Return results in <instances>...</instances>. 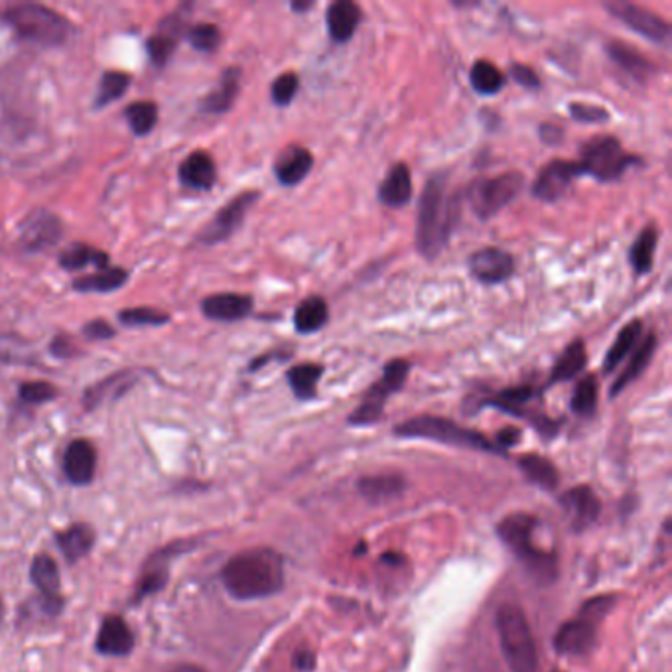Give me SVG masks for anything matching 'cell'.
Segmentation results:
<instances>
[{"instance_id":"obj_1","label":"cell","mask_w":672,"mask_h":672,"mask_svg":"<svg viewBox=\"0 0 672 672\" xmlns=\"http://www.w3.org/2000/svg\"><path fill=\"white\" fill-rule=\"evenodd\" d=\"M221 581L235 600H265L283 590L285 564L275 550H244L225 564Z\"/></svg>"},{"instance_id":"obj_2","label":"cell","mask_w":672,"mask_h":672,"mask_svg":"<svg viewBox=\"0 0 672 672\" xmlns=\"http://www.w3.org/2000/svg\"><path fill=\"white\" fill-rule=\"evenodd\" d=\"M458 205L448 195V176L434 173L420 197L417 221L418 253L436 259L448 244L452 227L456 221Z\"/></svg>"},{"instance_id":"obj_3","label":"cell","mask_w":672,"mask_h":672,"mask_svg":"<svg viewBox=\"0 0 672 672\" xmlns=\"http://www.w3.org/2000/svg\"><path fill=\"white\" fill-rule=\"evenodd\" d=\"M501 651L511 672H537L539 657L532 639L529 620L519 605L505 603L495 615Z\"/></svg>"},{"instance_id":"obj_4","label":"cell","mask_w":672,"mask_h":672,"mask_svg":"<svg viewBox=\"0 0 672 672\" xmlns=\"http://www.w3.org/2000/svg\"><path fill=\"white\" fill-rule=\"evenodd\" d=\"M535 530H537V519H532L529 515H511L507 519L501 520L497 527L503 542L535 578L542 581L554 580L559 574V562L556 556L535 547Z\"/></svg>"},{"instance_id":"obj_5","label":"cell","mask_w":672,"mask_h":672,"mask_svg":"<svg viewBox=\"0 0 672 672\" xmlns=\"http://www.w3.org/2000/svg\"><path fill=\"white\" fill-rule=\"evenodd\" d=\"M395 434L400 439L432 440V442L448 444V446H456V448L505 454L495 442L485 439L483 434H479L476 430L459 427L448 418L430 417V415L410 418L407 422H403L395 428Z\"/></svg>"},{"instance_id":"obj_6","label":"cell","mask_w":672,"mask_h":672,"mask_svg":"<svg viewBox=\"0 0 672 672\" xmlns=\"http://www.w3.org/2000/svg\"><path fill=\"white\" fill-rule=\"evenodd\" d=\"M2 21L21 36L22 40L41 46H60L70 38V22L60 12L41 4H19L2 12Z\"/></svg>"},{"instance_id":"obj_7","label":"cell","mask_w":672,"mask_h":672,"mask_svg":"<svg viewBox=\"0 0 672 672\" xmlns=\"http://www.w3.org/2000/svg\"><path fill=\"white\" fill-rule=\"evenodd\" d=\"M641 160L633 154L623 151L622 143L615 136L601 134L588 141L581 148V160L578 163L581 173L593 176L600 182H613L620 180L629 166H635Z\"/></svg>"},{"instance_id":"obj_8","label":"cell","mask_w":672,"mask_h":672,"mask_svg":"<svg viewBox=\"0 0 672 672\" xmlns=\"http://www.w3.org/2000/svg\"><path fill=\"white\" fill-rule=\"evenodd\" d=\"M523 185H525V178L519 172L478 180L469 188L468 202L473 214L478 215L479 219L488 221L520 194Z\"/></svg>"},{"instance_id":"obj_9","label":"cell","mask_w":672,"mask_h":672,"mask_svg":"<svg viewBox=\"0 0 672 672\" xmlns=\"http://www.w3.org/2000/svg\"><path fill=\"white\" fill-rule=\"evenodd\" d=\"M408 371H410V365H408V361H403V359L387 363L383 369V377L379 379L377 383L367 391L363 403L349 417V424H353V427L375 424L379 418L383 417V408H385L387 398L395 395L407 383Z\"/></svg>"},{"instance_id":"obj_10","label":"cell","mask_w":672,"mask_h":672,"mask_svg":"<svg viewBox=\"0 0 672 672\" xmlns=\"http://www.w3.org/2000/svg\"><path fill=\"white\" fill-rule=\"evenodd\" d=\"M605 9L617 19L622 21L625 26H629L632 31L641 34L643 38L655 41V44H662V46H669L671 44V24L667 21H662L659 14L643 9L639 4H632V2H608Z\"/></svg>"},{"instance_id":"obj_11","label":"cell","mask_w":672,"mask_h":672,"mask_svg":"<svg viewBox=\"0 0 672 672\" xmlns=\"http://www.w3.org/2000/svg\"><path fill=\"white\" fill-rule=\"evenodd\" d=\"M259 197H261L259 192H243V194L233 197L229 204L225 205L224 209L217 212V215L212 219V224L205 225L197 239L207 244L227 241L241 227L244 215L256 204Z\"/></svg>"},{"instance_id":"obj_12","label":"cell","mask_w":672,"mask_h":672,"mask_svg":"<svg viewBox=\"0 0 672 672\" xmlns=\"http://www.w3.org/2000/svg\"><path fill=\"white\" fill-rule=\"evenodd\" d=\"M581 176L580 166L578 163H568V160H554L547 164L539 176L537 182L532 183V195L540 200L552 204L556 200H561L562 195L568 192L571 183Z\"/></svg>"},{"instance_id":"obj_13","label":"cell","mask_w":672,"mask_h":672,"mask_svg":"<svg viewBox=\"0 0 672 672\" xmlns=\"http://www.w3.org/2000/svg\"><path fill=\"white\" fill-rule=\"evenodd\" d=\"M469 273L481 285H501L515 275V259L501 249H479L468 261Z\"/></svg>"},{"instance_id":"obj_14","label":"cell","mask_w":672,"mask_h":672,"mask_svg":"<svg viewBox=\"0 0 672 672\" xmlns=\"http://www.w3.org/2000/svg\"><path fill=\"white\" fill-rule=\"evenodd\" d=\"M596 627L598 623L593 620V615L564 623L554 637V649L561 657L588 655L596 645Z\"/></svg>"},{"instance_id":"obj_15","label":"cell","mask_w":672,"mask_h":672,"mask_svg":"<svg viewBox=\"0 0 672 672\" xmlns=\"http://www.w3.org/2000/svg\"><path fill=\"white\" fill-rule=\"evenodd\" d=\"M97 454L92 442L73 440L63 454V473L73 485H87L95 476Z\"/></svg>"},{"instance_id":"obj_16","label":"cell","mask_w":672,"mask_h":672,"mask_svg":"<svg viewBox=\"0 0 672 672\" xmlns=\"http://www.w3.org/2000/svg\"><path fill=\"white\" fill-rule=\"evenodd\" d=\"M561 505L568 513L572 527L576 530L588 529L591 523L600 517V500L586 485L566 491L562 495Z\"/></svg>"},{"instance_id":"obj_17","label":"cell","mask_w":672,"mask_h":672,"mask_svg":"<svg viewBox=\"0 0 672 672\" xmlns=\"http://www.w3.org/2000/svg\"><path fill=\"white\" fill-rule=\"evenodd\" d=\"M60 219L46 212H36L22 225L21 241L28 251H41L51 247L60 241Z\"/></svg>"},{"instance_id":"obj_18","label":"cell","mask_w":672,"mask_h":672,"mask_svg":"<svg viewBox=\"0 0 672 672\" xmlns=\"http://www.w3.org/2000/svg\"><path fill=\"white\" fill-rule=\"evenodd\" d=\"M314 166V158L310 151H305L304 146L290 144L286 146L283 153L276 156L275 176L278 182L292 188L304 180Z\"/></svg>"},{"instance_id":"obj_19","label":"cell","mask_w":672,"mask_h":672,"mask_svg":"<svg viewBox=\"0 0 672 672\" xmlns=\"http://www.w3.org/2000/svg\"><path fill=\"white\" fill-rule=\"evenodd\" d=\"M202 312L215 322H239L253 312V300L251 296L231 292L207 296L202 302Z\"/></svg>"},{"instance_id":"obj_20","label":"cell","mask_w":672,"mask_h":672,"mask_svg":"<svg viewBox=\"0 0 672 672\" xmlns=\"http://www.w3.org/2000/svg\"><path fill=\"white\" fill-rule=\"evenodd\" d=\"M133 632L127 622L119 615L105 617L97 635V651L107 657H124L133 651Z\"/></svg>"},{"instance_id":"obj_21","label":"cell","mask_w":672,"mask_h":672,"mask_svg":"<svg viewBox=\"0 0 672 672\" xmlns=\"http://www.w3.org/2000/svg\"><path fill=\"white\" fill-rule=\"evenodd\" d=\"M379 200L387 207H405L412 200V176L408 164L398 163L379 185Z\"/></svg>"},{"instance_id":"obj_22","label":"cell","mask_w":672,"mask_h":672,"mask_svg":"<svg viewBox=\"0 0 672 672\" xmlns=\"http://www.w3.org/2000/svg\"><path fill=\"white\" fill-rule=\"evenodd\" d=\"M217 170H215L214 158L207 153H192L182 164H180V182L185 188L192 190H212L214 188Z\"/></svg>"},{"instance_id":"obj_23","label":"cell","mask_w":672,"mask_h":672,"mask_svg":"<svg viewBox=\"0 0 672 672\" xmlns=\"http://www.w3.org/2000/svg\"><path fill=\"white\" fill-rule=\"evenodd\" d=\"M326 21L332 40L349 41L353 38L357 26L361 22V9L356 2L337 0L334 4H329Z\"/></svg>"},{"instance_id":"obj_24","label":"cell","mask_w":672,"mask_h":672,"mask_svg":"<svg viewBox=\"0 0 672 672\" xmlns=\"http://www.w3.org/2000/svg\"><path fill=\"white\" fill-rule=\"evenodd\" d=\"M605 51H608V56H610L617 68H622L623 72L629 73L632 77L639 80V82L647 80L655 72L651 61L647 60L643 53H639V51L635 50L629 44H625V41H608L605 44Z\"/></svg>"},{"instance_id":"obj_25","label":"cell","mask_w":672,"mask_h":672,"mask_svg":"<svg viewBox=\"0 0 672 672\" xmlns=\"http://www.w3.org/2000/svg\"><path fill=\"white\" fill-rule=\"evenodd\" d=\"M239 87H241V70L239 68L225 70L219 85L202 101V109L215 115L229 111L239 95Z\"/></svg>"},{"instance_id":"obj_26","label":"cell","mask_w":672,"mask_h":672,"mask_svg":"<svg viewBox=\"0 0 672 672\" xmlns=\"http://www.w3.org/2000/svg\"><path fill=\"white\" fill-rule=\"evenodd\" d=\"M32 581L44 593L48 603L56 601L60 605V568L50 556H36L32 562Z\"/></svg>"},{"instance_id":"obj_27","label":"cell","mask_w":672,"mask_h":672,"mask_svg":"<svg viewBox=\"0 0 672 672\" xmlns=\"http://www.w3.org/2000/svg\"><path fill=\"white\" fill-rule=\"evenodd\" d=\"M329 310L326 300L320 296H310L302 300L295 312V326L300 334H316L326 326Z\"/></svg>"},{"instance_id":"obj_28","label":"cell","mask_w":672,"mask_h":672,"mask_svg":"<svg viewBox=\"0 0 672 672\" xmlns=\"http://www.w3.org/2000/svg\"><path fill=\"white\" fill-rule=\"evenodd\" d=\"M655 349H657V336L649 334V336L643 339L641 346L637 347V351L633 353L632 361L627 363L620 379L613 383L611 397H617L623 388L629 387L633 381L641 375L643 371L649 365L652 356H655Z\"/></svg>"},{"instance_id":"obj_29","label":"cell","mask_w":672,"mask_h":672,"mask_svg":"<svg viewBox=\"0 0 672 672\" xmlns=\"http://www.w3.org/2000/svg\"><path fill=\"white\" fill-rule=\"evenodd\" d=\"M588 361L586 356V346L581 339H574L571 346L564 349V353L559 357L556 365L552 369V375H550L549 387L554 383H566L572 381L576 375H580Z\"/></svg>"},{"instance_id":"obj_30","label":"cell","mask_w":672,"mask_h":672,"mask_svg":"<svg viewBox=\"0 0 672 672\" xmlns=\"http://www.w3.org/2000/svg\"><path fill=\"white\" fill-rule=\"evenodd\" d=\"M129 278V273L119 266H107L99 268L93 275L82 276L73 283V288L80 292H111L121 288Z\"/></svg>"},{"instance_id":"obj_31","label":"cell","mask_w":672,"mask_h":672,"mask_svg":"<svg viewBox=\"0 0 672 672\" xmlns=\"http://www.w3.org/2000/svg\"><path fill=\"white\" fill-rule=\"evenodd\" d=\"M322 375H324V367L316 365V363H302V365L288 369L286 379L296 397L300 400H310L316 397L317 383Z\"/></svg>"},{"instance_id":"obj_32","label":"cell","mask_w":672,"mask_h":672,"mask_svg":"<svg viewBox=\"0 0 672 672\" xmlns=\"http://www.w3.org/2000/svg\"><path fill=\"white\" fill-rule=\"evenodd\" d=\"M93 542H95V532L87 525H73L58 535L61 552L70 562L80 561L82 556H85L93 549Z\"/></svg>"},{"instance_id":"obj_33","label":"cell","mask_w":672,"mask_h":672,"mask_svg":"<svg viewBox=\"0 0 672 672\" xmlns=\"http://www.w3.org/2000/svg\"><path fill=\"white\" fill-rule=\"evenodd\" d=\"M519 468L530 483L539 488L554 489L559 485V471L550 459L537 456V454H527L519 459Z\"/></svg>"},{"instance_id":"obj_34","label":"cell","mask_w":672,"mask_h":672,"mask_svg":"<svg viewBox=\"0 0 672 672\" xmlns=\"http://www.w3.org/2000/svg\"><path fill=\"white\" fill-rule=\"evenodd\" d=\"M641 332V320H633L627 326L623 327L622 332H620V336L613 341V346L610 347L608 356L603 359V371H605V373L613 371L615 367L622 363L625 356H629V351H632L635 344L639 341Z\"/></svg>"},{"instance_id":"obj_35","label":"cell","mask_w":672,"mask_h":672,"mask_svg":"<svg viewBox=\"0 0 672 672\" xmlns=\"http://www.w3.org/2000/svg\"><path fill=\"white\" fill-rule=\"evenodd\" d=\"M109 256L103 251H97L87 244H73L68 251L60 255V266L65 271H82L87 265H95L97 268H107Z\"/></svg>"},{"instance_id":"obj_36","label":"cell","mask_w":672,"mask_h":672,"mask_svg":"<svg viewBox=\"0 0 672 672\" xmlns=\"http://www.w3.org/2000/svg\"><path fill=\"white\" fill-rule=\"evenodd\" d=\"M403 489H405V481L398 476H373V478L361 479L359 483L361 495L375 503L397 497Z\"/></svg>"},{"instance_id":"obj_37","label":"cell","mask_w":672,"mask_h":672,"mask_svg":"<svg viewBox=\"0 0 672 672\" xmlns=\"http://www.w3.org/2000/svg\"><path fill=\"white\" fill-rule=\"evenodd\" d=\"M469 82H471V87L479 95H495V93H500L503 89L505 77H503V73L491 61L479 60L471 68Z\"/></svg>"},{"instance_id":"obj_38","label":"cell","mask_w":672,"mask_h":672,"mask_svg":"<svg viewBox=\"0 0 672 672\" xmlns=\"http://www.w3.org/2000/svg\"><path fill=\"white\" fill-rule=\"evenodd\" d=\"M657 241H659V237H657L655 227H647V229H643L639 237H637V241L633 244L629 261H632L633 268L639 275H647L651 271Z\"/></svg>"},{"instance_id":"obj_39","label":"cell","mask_w":672,"mask_h":672,"mask_svg":"<svg viewBox=\"0 0 672 672\" xmlns=\"http://www.w3.org/2000/svg\"><path fill=\"white\" fill-rule=\"evenodd\" d=\"M127 119L131 122L134 134L144 136L151 133L158 122V107L153 101H136L127 107Z\"/></svg>"},{"instance_id":"obj_40","label":"cell","mask_w":672,"mask_h":672,"mask_svg":"<svg viewBox=\"0 0 672 672\" xmlns=\"http://www.w3.org/2000/svg\"><path fill=\"white\" fill-rule=\"evenodd\" d=\"M131 87V75L121 72H107L103 75L101 85H99V93H97V99H95V107H107L112 101L121 99L124 92Z\"/></svg>"},{"instance_id":"obj_41","label":"cell","mask_w":672,"mask_h":672,"mask_svg":"<svg viewBox=\"0 0 672 672\" xmlns=\"http://www.w3.org/2000/svg\"><path fill=\"white\" fill-rule=\"evenodd\" d=\"M572 410L580 417H591L598 407V381L596 377L581 379L572 395Z\"/></svg>"},{"instance_id":"obj_42","label":"cell","mask_w":672,"mask_h":672,"mask_svg":"<svg viewBox=\"0 0 672 672\" xmlns=\"http://www.w3.org/2000/svg\"><path fill=\"white\" fill-rule=\"evenodd\" d=\"M121 322L127 326H163L170 317L164 312L153 310V308H131L122 310Z\"/></svg>"},{"instance_id":"obj_43","label":"cell","mask_w":672,"mask_h":672,"mask_svg":"<svg viewBox=\"0 0 672 672\" xmlns=\"http://www.w3.org/2000/svg\"><path fill=\"white\" fill-rule=\"evenodd\" d=\"M298 87H300V80H298L296 73L288 72L278 75L275 83H273V87H271L273 101H275L278 107H288L290 103L295 101Z\"/></svg>"},{"instance_id":"obj_44","label":"cell","mask_w":672,"mask_h":672,"mask_svg":"<svg viewBox=\"0 0 672 672\" xmlns=\"http://www.w3.org/2000/svg\"><path fill=\"white\" fill-rule=\"evenodd\" d=\"M190 41L195 50L214 51L221 41V32L215 24H197L190 31Z\"/></svg>"},{"instance_id":"obj_45","label":"cell","mask_w":672,"mask_h":672,"mask_svg":"<svg viewBox=\"0 0 672 672\" xmlns=\"http://www.w3.org/2000/svg\"><path fill=\"white\" fill-rule=\"evenodd\" d=\"M173 48H176V38H173L172 32L170 34L168 32H158L156 36L148 40V53H151V60L156 65H164L166 61L170 60Z\"/></svg>"},{"instance_id":"obj_46","label":"cell","mask_w":672,"mask_h":672,"mask_svg":"<svg viewBox=\"0 0 672 672\" xmlns=\"http://www.w3.org/2000/svg\"><path fill=\"white\" fill-rule=\"evenodd\" d=\"M21 398L24 403H31V405H41V403H48L51 398H56V388L46 381L22 383Z\"/></svg>"},{"instance_id":"obj_47","label":"cell","mask_w":672,"mask_h":672,"mask_svg":"<svg viewBox=\"0 0 672 672\" xmlns=\"http://www.w3.org/2000/svg\"><path fill=\"white\" fill-rule=\"evenodd\" d=\"M568 111H571L574 121L588 122V124L610 121V112L605 111L603 107L590 105V103H571Z\"/></svg>"},{"instance_id":"obj_48","label":"cell","mask_w":672,"mask_h":672,"mask_svg":"<svg viewBox=\"0 0 672 672\" xmlns=\"http://www.w3.org/2000/svg\"><path fill=\"white\" fill-rule=\"evenodd\" d=\"M511 75L513 80L527 87V89H539L540 80L535 70H530L529 65H523V63H513L511 65Z\"/></svg>"},{"instance_id":"obj_49","label":"cell","mask_w":672,"mask_h":672,"mask_svg":"<svg viewBox=\"0 0 672 672\" xmlns=\"http://www.w3.org/2000/svg\"><path fill=\"white\" fill-rule=\"evenodd\" d=\"M83 334L92 339H109L115 336V329H112L105 320H93L87 326L83 327Z\"/></svg>"},{"instance_id":"obj_50","label":"cell","mask_w":672,"mask_h":672,"mask_svg":"<svg viewBox=\"0 0 672 672\" xmlns=\"http://www.w3.org/2000/svg\"><path fill=\"white\" fill-rule=\"evenodd\" d=\"M519 439V430H515V428H505V430H501L500 436H497V442H495V444H497V446L505 452V448H509L513 444H517Z\"/></svg>"},{"instance_id":"obj_51","label":"cell","mask_w":672,"mask_h":672,"mask_svg":"<svg viewBox=\"0 0 672 672\" xmlns=\"http://www.w3.org/2000/svg\"><path fill=\"white\" fill-rule=\"evenodd\" d=\"M540 136H542L544 144H559L564 134H562L561 129L554 127V124H542V127H540Z\"/></svg>"},{"instance_id":"obj_52","label":"cell","mask_w":672,"mask_h":672,"mask_svg":"<svg viewBox=\"0 0 672 672\" xmlns=\"http://www.w3.org/2000/svg\"><path fill=\"white\" fill-rule=\"evenodd\" d=\"M68 347H72L70 346V341H68V337H58V339L53 341V346H51V351L58 357H70L72 353H70Z\"/></svg>"},{"instance_id":"obj_53","label":"cell","mask_w":672,"mask_h":672,"mask_svg":"<svg viewBox=\"0 0 672 672\" xmlns=\"http://www.w3.org/2000/svg\"><path fill=\"white\" fill-rule=\"evenodd\" d=\"M312 661H314V655H312V652H300V655L296 657V664H298V669H302V671H310V669H312Z\"/></svg>"},{"instance_id":"obj_54","label":"cell","mask_w":672,"mask_h":672,"mask_svg":"<svg viewBox=\"0 0 672 672\" xmlns=\"http://www.w3.org/2000/svg\"><path fill=\"white\" fill-rule=\"evenodd\" d=\"M170 672H205L204 669H200V667H194V664H180V667H176L173 671Z\"/></svg>"},{"instance_id":"obj_55","label":"cell","mask_w":672,"mask_h":672,"mask_svg":"<svg viewBox=\"0 0 672 672\" xmlns=\"http://www.w3.org/2000/svg\"><path fill=\"white\" fill-rule=\"evenodd\" d=\"M314 7V2H292V11L305 12Z\"/></svg>"},{"instance_id":"obj_56","label":"cell","mask_w":672,"mask_h":672,"mask_svg":"<svg viewBox=\"0 0 672 672\" xmlns=\"http://www.w3.org/2000/svg\"><path fill=\"white\" fill-rule=\"evenodd\" d=\"M2 613H4V610H2V605H0V620H2Z\"/></svg>"}]
</instances>
